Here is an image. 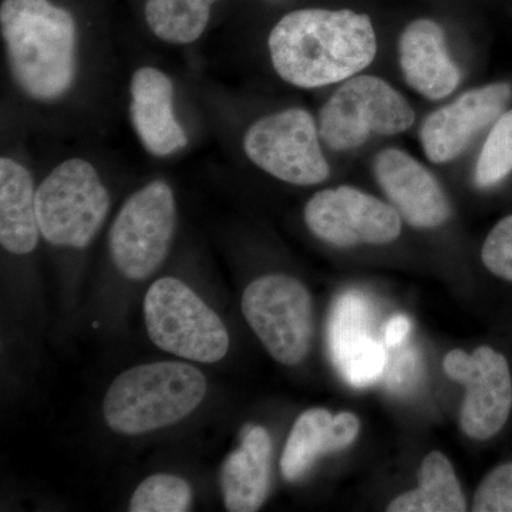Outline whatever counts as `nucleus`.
Listing matches in <instances>:
<instances>
[{"label":"nucleus","mask_w":512,"mask_h":512,"mask_svg":"<svg viewBox=\"0 0 512 512\" xmlns=\"http://www.w3.org/2000/svg\"><path fill=\"white\" fill-rule=\"evenodd\" d=\"M268 46L276 73L302 89L345 82L377 52L372 20L349 9L288 13L272 29Z\"/></svg>","instance_id":"nucleus-1"},{"label":"nucleus","mask_w":512,"mask_h":512,"mask_svg":"<svg viewBox=\"0 0 512 512\" xmlns=\"http://www.w3.org/2000/svg\"><path fill=\"white\" fill-rule=\"evenodd\" d=\"M0 26L10 70L39 101L60 99L76 77V22L49 0H3Z\"/></svg>","instance_id":"nucleus-2"},{"label":"nucleus","mask_w":512,"mask_h":512,"mask_svg":"<svg viewBox=\"0 0 512 512\" xmlns=\"http://www.w3.org/2000/svg\"><path fill=\"white\" fill-rule=\"evenodd\" d=\"M207 380L197 367L157 362L121 373L104 397V419L117 433L136 436L163 429L200 406Z\"/></svg>","instance_id":"nucleus-3"},{"label":"nucleus","mask_w":512,"mask_h":512,"mask_svg":"<svg viewBox=\"0 0 512 512\" xmlns=\"http://www.w3.org/2000/svg\"><path fill=\"white\" fill-rule=\"evenodd\" d=\"M147 332L165 352L201 363L227 356L229 335L220 316L184 282L161 278L144 299Z\"/></svg>","instance_id":"nucleus-4"},{"label":"nucleus","mask_w":512,"mask_h":512,"mask_svg":"<svg viewBox=\"0 0 512 512\" xmlns=\"http://www.w3.org/2000/svg\"><path fill=\"white\" fill-rule=\"evenodd\" d=\"M110 197L92 164L64 161L36 190L40 234L57 247L86 248L106 220Z\"/></svg>","instance_id":"nucleus-5"},{"label":"nucleus","mask_w":512,"mask_h":512,"mask_svg":"<svg viewBox=\"0 0 512 512\" xmlns=\"http://www.w3.org/2000/svg\"><path fill=\"white\" fill-rule=\"evenodd\" d=\"M409 101L375 76L350 77L319 113V137L333 151H349L372 134L394 136L413 126Z\"/></svg>","instance_id":"nucleus-6"},{"label":"nucleus","mask_w":512,"mask_h":512,"mask_svg":"<svg viewBox=\"0 0 512 512\" xmlns=\"http://www.w3.org/2000/svg\"><path fill=\"white\" fill-rule=\"evenodd\" d=\"M242 312L276 362L296 366L311 352L312 296L298 279L282 274L255 279L242 295Z\"/></svg>","instance_id":"nucleus-7"},{"label":"nucleus","mask_w":512,"mask_h":512,"mask_svg":"<svg viewBox=\"0 0 512 512\" xmlns=\"http://www.w3.org/2000/svg\"><path fill=\"white\" fill-rule=\"evenodd\" d=\"M175 229L173 190L154 181L134 192L111 225L109 247L117 269L141 281L160 268L170 249Z\"/></svg>","instance_id":"nucleus-8"},{"label":"nucleus","mask_w":512,"mask_h":512,"mask_svg":"<svg viewBox=\"0 0 512 512\" xmlns=\"http://www.w3.org/2000/svg\"><path fill=\"white\" fill-rule=\"evenodd\" d=\"M244 150L252 163L285 183L315 185L329 178L319 128L303 109H288L255 121L245 134Z\"/></svg>","instance_id":"nucleus-9"},{"label":"nucleus","mask_w":512,"mask_h":512,"mask_svg":"<svg viewBox=\"0 0 512 512\" xmlns=\"http://www.w3.org/2000/svg\"><path fill=\"white\" fill-rule=\"evenodd\" d=\"M303 217L316 238L338 248L386 245L402 234V217L393 205L349 185L316 192Z\"/></svg>","instance_id":"nucleus-10"},{"label":"nucleus","mask_w":512,"mask_h":512,"mask_svg":"<svg viewBox=\"0 0 512 512\" xmlns=\"http://www.w3.org/2000/svg\"><path fill=\"white\" fill-rule=\"evenodd\" d=\"M444 373L466 387L460 412L461 430L470 439L488 440L500 433L512 409V376L508 360L490 346L473 353L448 352Z\"/></svg>","instance_id":"nucleus-11"},{"label":"nucleus","mask_w":512,"mask_h":512,"mask_svg":"<svg viewBox=\"0 0 512 512\" xmlns=\"http://www.w3.org/2000/svg\"><path fill=\"white\" fill-rule=\"evenodd\" d=\"M510 83H493L461 94L454 103L433 111L420 128L421 146L431 163L460 156L483 128L495 123L510 103Z\"/></svg>","instance_id":"nucleus-12"},{"label":"nucleus","mask_w":512,"mask_h":512,"mask_svg":"<svg viewBox=\"0 0 512 512\" xmlns=\"http://www.w3.org/2000/svg\"><path fill=\"white\" fill-rule=\"evenodd\" d=\"M373 170L380 188L407 224L434 229L450 220V201L439 180L410 154L386 148L377 154Z\"/></svg>","instance_id":"nucleus-13"},{"label":"nucleus","mask_w":512,"mask_h":512,"mask_svg":"<svg viewBox=\"0 0 512 512\" xmlns=\"http://www.w3.org/2000/svg\"><path fill=\"white\" fill-rule=\"evenodd\" d=\"M399 56L404 80L426 99H444L461 82L460 69L448 53L446 33L434 20L417 19L406 26Z\"/></svg>","instance_id":"nucleus-14"},{"label":"nucleus","mask_w":512,"mask_h":512,"mask_svg":"<svg viewBox=\"0 0 512 512\" xmlns=\"http://www.w3.org/2000/svg\"><path fill=\"white\" fill-rule=\"evenodd\" d=\"M130 117L141 144L156 157L187 146L188 138L174 116V84L154 67L134 73L130 84Z\"/></svg>","instance_id":"nucleus-15"},{"label":"nucleus","mask_w":512,"mask_h":512,"mask_svg":"<svg viewBox=\"0 0 512 512\" xmlns=\"http://www.w3.org/2000/svg\"><path fill=\"white\" fill-rule=\"evenodd\" d=\"M360 421L355 414H332L322 407L306 410L293 424L281 471L286 481H296L308 473L320 456L345 450L357 439Z\"/></svg>","instance_id":"nucleus-16"},{"label":"nucleus","mask_w":512,"mask_h":512,"mask_svg":"<svg viewBox=\"0 0 512 512\" xmlns=\"http://www.w3.org/2000/svg\"><path fill=\"white\" fill-rule=\"evenodd\" d=\"M272 440L264 427H251L241 446L222 466L225 507L231 512H255L268 497L271 483Z\"/></svg>","instance_id":"nucleus-17"},{"label":"nucleus","mask_w":512,"mask_h":512,"mask_svg":"<svg viewBox=\"0 0 512 512\" xmlns=\"http://www.w3.org/2000/svg\"><path fill=\"white\" fill-rule=\"evenodd\" d=\"M36 190L22 164L0 160V244L10 254H30L39 241Z\"/></svg>","instance_id":"nucleus-18"},{"label":"nucleus","mask_w":512,"mask_h":512,"mask_svg":"<svg viewBox=\"0 0 512 512\" xmlns=\"http://www.w3.org/2000/svg\"><path fill=\"white\" fill-rule=\"evenodd\" d=\"M362 306L352 298L336 306L332 345L338 363L350 383L366 384L379 376L384 366V350L367 336Z\"/></svg>","instance_id":"nucleus-19"},{"label":"nucleus","mask_w":512,"mask_h":512,"mask_svg":"<svg viewBox=\"0 0 512 512\" xmlns=\"http://www.w3.org/2000/svg\"><path fill=\"white\" fill-rule=\"evenodd\" d=\"M466 498L451 461L440 451L424 457L419 487L394 498L387 512H463Z\"/></svg>","instance_id":"nucleus-20"},{"label":"nucleus","mask_w":512,"mask_h":512,"mask_svg":"<svg viewBox=\"0 0 512 512\" xmlns=\"http://www.w3.org/2000/svg\"><path fill=\"white\" fill-rule=\"evenodd\" d=\"M217 0H147L146 20L151 32L167 43L188 45L200 39Z\"/></svg>","instance_id":"nucleus-21"},{"label":"nucleus","mask_w":512,"mask_h":512,"mask_svg":"<svg viewBox=\"0 0 512 512\" xmlns=\"http://www.w3.org/2000/svg\"><path fill=\"white\" fill-rule=\"evenodd\" d=\"M512 173V109L495 120L478 157L474 183L478 188H493Z\"/></svg>","instance_id":"nucleus-22"},{"label":"nucleus","mask_w":512,"mask_h":512,"mask_svg":"<svg viewBox=\"0 0 512 512\" xmlns=\"http://www.w3.org/2000/svg\"><path fill=\"white\" fill-rule=\"evenodd\" d=\"M190 484L171 474H154L138 485L131 512H185L191 507Z\"/></svg>","instance_id":"nucleus-23"},{"label":"nucleus","mask_w":512,"mask_h":512,"mask_svg":"<svg viewBox=\"0 0 512 512\" xmlns=\"http://www.w3.org/2000/svg\"><path fill=\"white\" fill-rule=\"evenodd\" d=\"M474 512H512V463L491 470L478 485Z\"/></svg>","instance_id":"nucleus-24"},{"label":"nucleus","mask_w":512,"mask_h":512,"mask_svg":"<svg viewBox=\"0 0 512 512\" xmlns=\"http://www.w3.org/2000/svg\"><path fill=\"white\" fill-rule=\"evenodd\" d=\"M481 259L491 274L512 282V214L491 229L481 248Z\"/></svg>","instance_id":"nucleus-25"},{"label":"nucleus","mask_w":512,"mask_h":512,"mask_svg":"<svg viewBox=\"0 0 512 512\" xmlns=\"http://www.w3.org/2000/svg\"><path fill=\"white\" fill-rule=\"evenodd\" d=\"M410 329H412V325H410L409 318L404 315L394 316L384 329V342L387 346L396 348V346L402 345L404 339L409 335Z\"/></svg>","instance_id":"nucleus-26"}]
</instances>
